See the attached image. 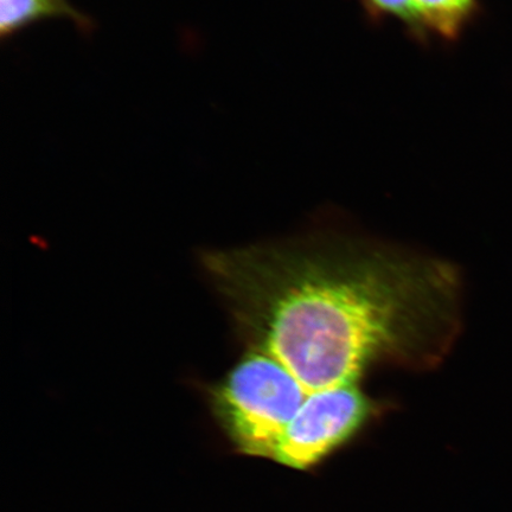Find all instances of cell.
<instances>
[{"instance_id":"cell-1","label":"cell","mask_w":512,"mask_h":512,"mask_svg":"<svg viewBox=\"0 0 512 512\" xmlns=\"http://www.w3.org/2000/svg\"><path fill=\"white\" fill-rule=\"evenodd\" d=\"M203 265L248 350L320 390L370 369L437 366L462 326V279L443 260L354 236L319 234L209 252Z\"/></svg>"},{"instance_id":"cell-2","label":"cell","mask_w":512,"mask_h":512,"mask_svg":"<svg viewBox=\"0 0 512 512\" xmlns=\"http://www.w3.org/2000/svg\"><path fill=\"white\" fill-rule=\"evenodd\" d=\"M247 351L211 390V401L217 418L243 452L273 458L281 435L310 394L275 358Z\"/></svg>"},{"instance_id":"cell-3","label":"cell","mask_w":512,"mask_h":512,"mask_svg":"<svg viewBox=\"0 0 512 512\" xmlns=\"http://www.w3.org/2000/svg\"><path fill=\"white\" fill-rule=\"evenodd\" d=\"M373 412L361 384L313 393L281 435L273 459L306 469L360 431Z\"/></svg>"},{"instance_id":"cell-4","label":"cell","mask_w":512,"mask_h":512,"mask_svg":"<svg viewBox=\"0 0 512 512\" xmlns=\"http://www.w3.org/2000/svg\"><path fill=\"white\" fill-rule=\"evenodd\" d=\"M67 19L83 32L92 31L94 23L69 0H0V35L3 40L30 25L47 19Z\"/></svg>"},{"instance_id":"cell-5","label":"cell","mask_w":512,"mask_h":512,"mask_svg":"<svg viewBox=\"0 0 512 512\" xmlns=\"http://www.w3.org/2000/svg\"><path fill=\"white\" fill-rule=\"evenodd\" d=\"M416 17L426 34L456 41L475 17L478 0H412Z\"/></svg>"},{"instance_id":"cell-6","label":"cell","mask_w":512,"mask_h":512,"mask_svg":"<svg viewBox=\"0 0 512 512\" xmlns=\"http://www.w3.org/2000/svg\"><path fill=\"white\" fill-rule=\"evenodd\" d=\"M368 16L375 21L383 18H394L400 21L411 37L416 41L425 42L428 38L415 15L412 0H361Z\"/></svg>"}]
</instances>
